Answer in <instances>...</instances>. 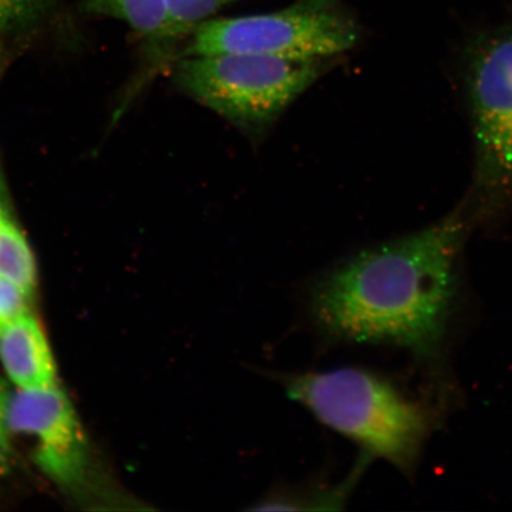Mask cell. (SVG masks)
<instances>
[{
	"instance_id": "1",
	"label": "cell",
	"mask_w": 512,
	"mask_h": 512,
	"mask_svg": "<svg viewBox=\"0 0 512 512\" xmlns=\"http://www.w3.org/2000/svg\"><path fill=\"white\" fill-rule=\"evenodd\" d=\"M470 222L462 209L352 256L307 293L313 325L334 342L394 344L428 356L445 334Z\"/></svg>"
},
{
	"instance_id": "2",
	"label": "cell",
	"mask_w": 512,
	"mask_h": 512,
	"mask_svg": "<svg viewBox=\"0 0 512 512\" xmlns=\"http://www.w3.org/2000/svg\"><path fill=\"white\" fill-rule=\"evenodd\" d=\"M290 399L369 456L408 471L428 430L422 408L371 371L342 367L307 373H273Z\"/></svg>"
},
{
	"instance_id": "3",
	"label": "cell",
	"mask_w": 512,
	"mask_h": 512,
	"mask_svg": "<svg viewBox=\"0 0 512 512\" xmlns=\"http://www.w3.org/2000/svg\"><path fill=\"white\" fill-rule=\"evenodd\" d=\"M464 67L475 172L462 210L470 223L503 219L512 215V23L473 38Z\"/></svg>"
},
{
	"instance_id": "4",
	"label": "cell",
	"mask_w": 512,
	"mask_h": 512,
	"mask_svg": "<svg viewBox=\"0 0 512 512\" xmlns=\"http://www.w3.org/2000/svg\"><path fill=\"white\" fill-rule=\"evenodd\" d=\"M324 60L258 54L179 57L174 83L183 94L258 136L323 73Z\"/></svg>"
},
{
	"instance_id": "5",
	"label": "cell",
	"mask_w": 512,
	"mask_h": 512,
	"mask_svg": "<svg viewBox=\"0 0 512 512\" xmlns=\"http://www.w3.org/2000/svg\"><path fill=\"white\" fill-rule=\"evenodd\" d=\"M360 37V25L339 0H298L271 14L204 22L177 59L234 53L325 60L354 48Z\"/></svg>"
},
{
	"instance_id": "6",
	"label": "cell",
	"mask_w": 512,
	"mask_h": 512,
	"mask_svg": "<svg viewBox=\"0 0 512 512\" xmlns=\"http://www.w3.org/2000/svg\"><path fill=\"white\" fill-rule=\"evenodd\" d=\"M10 438L30 440L31 456L56 484L75 486L86 475L88 446L85 431L66 393L46 389H11L5 415Z\"/></svg>"
},
{
	"instance_id": "7",
	"label": "cell",
	"mask_w": 512,
	"mask_h": 512,
	"mask_svg": "<svg viewBox=\"0 0 512 512\" xmlns=\"http://www.w3.org/2000/svg\"><path fill=\"white\" fill-rule=\"evenodd\" d=\"M0 363L19 389L56 386V366L46 334L31 313L0 329Z\"/></svg>"
},
{
	"instance_id": "8",
	"label": "cell",
	"mask_w": 512,
	"mask_h": 512,
	"mask_svg": "<svg viewBox=\"0 0 512 512\" xmlns=\"http://www.w3.org/2000/svg\"><path fill=\"white\" fill-rule=\"evenodd\" d=\"M82 9L87 14L126 23L145 42L152 69L174 59L169 44L168 0H86Z\"/></svg>"
},
{
	"instance_id": "9",
	"label": "cell",
	"mask_w": 512,
	"mask_h": 512,
	"mask_svg": "<svg viewBox=\"0 0 512 512\" xmlns=\"http://www.w3.org/2000/svg\"><path fill=\"white\" fill-rule=\"evenodd\" d=\"M0 277L23 288L30 297L37 286V266L29 242L8 211L0 219Z\"/></svg>"
},
{
	"instance_id": "10",
	"label": "cell",
	"mask_w": 512,
	"mask_h": 512,
	"mask_svg": "<svg viewBox=\"0 0 512 512\" xmlns=\"http://www.w3.org/2000/svg\"><path fill=\"white\" fill-rule=\"evenodd\" d=\"M354 476L347 482L334 488H323L320 491L307 490H281L274 491L261 499L255 510H335L341 509L347 499L351 486L354 485Z\"/></svg>"
},
{
	"instance_id": "11",
	"label": "cell",
	"mask_w": 512,
	"mask_h": 512,
	"mask_svg": "<svg viewBox=\"0 0 512 512\" xmlns=\"http://www.w3.org/2000/svg\"><path fill=\"white\" fill-rule=\"evenodd\" d=\"M233 2L235 0H168L169 44L172 55L182 38L189 37L217 11Z\"/></svg>"
},
{
	"instance_id": "12",
	"label": "cell",
	"mask_w": 512,
	"mask_h": 512,
	"mask_svg": "<svg viewBox=\"0 0 512 512\" xmlns=\"http://www.w3.org/2000/svg\"><path fill=\"white\" fill-rule=\"evenodd\" d=\"M55 0H0V35L30 27L47 15Z\"/></svg>"
},
{
	"instance_id": "13",
	"label": "cell",
	"mask_w": 512,
	"mask_h": 512,
	"mask_svg": "<svg viewBox=\"0 0 512 512\" xmlns=\"http://www.w3.org/2000/svg\"><path fill=\"white\" fill-rule=\"evenodd\" d=\"M31 298L23 288L0 277V329L28 315Z\"/></svg>"
},
{
	"instance_id": "14",
	"label": "cell",
	"mask_w": 512,
	"mask_h": 512,
	"mask_svg": "<svg viewBox=\"0 0 512 512\" xmlns=\"http://www.w3.org/2000/svg\"><path fill=\"white\" fill-rule=\"evenodd\" d=\"M9 384L0 379V476L8 475L12 467V439L6 428L5 413L6 403L9 398Z\"/></svg>"
},
{
	"instance_id": "15",
	"label": "cell",
	"mask_w": 512,
	"mask_h": 512,
	"mask_svg": "<svg viewBox=\"0 0 512 512\" xmlns=\"http://www.w3.org/2000/svg\"><path fill=\"white\" fill-rule=\"evenodd\" d=\"M5 62H6L5 49L3 47L2 42H0V75H2V73H3V69L5 67ZM2 190H3L2 189V182H0V194H3Z\"/></svg>"
}]
</instances>
